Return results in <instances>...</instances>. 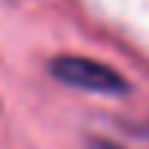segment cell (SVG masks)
<instances>
[{"instance_id": "6da1fadb", "label": "cell", "mask_w": 149, "mask_h": 149, "mask_svg": "<svg viewBox=\"0 0 149 149\" xmlns=\"http://www.w3.org/2000/svg\"><path fill=\"white\" fill-rule=\"evenodd\" d=\"M49 73L64 85L73 88H85V91H125V79L119 76L113 67L100 64L91 58H79V55H58L49 64Z\"/></svg>"}]
</instances>
